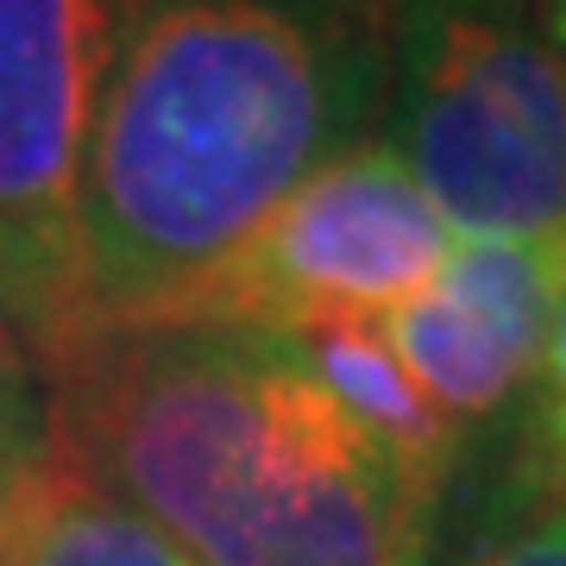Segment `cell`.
Segmentation results:
<instances>
[{"label":"cell","instance_id":"8fae6325","mask_svg":"<svg viewBox=\"0 0 566 566\" xmlns=\"http://www.w3.org/2000/svg\"><path fill=\"white\" fill-rule=\"evenodd\" d=\"M479 566H566V497L523 523L510 542H497Z\"/></svg>","mask_w":566,"mask_h":566},{"label":"cell","instance_id":"3957f363","mask_svg":"<svg viewBox=\"0 0 566 566\" xmlns=\"http://www.w3.org/2000/svg\"><path fill=\"white\" fill-rule=\"evenodd\" d=\"M378 145L460 240L566 245V70L542 0H390Z\"/></svg>","mask_w":566,"mask_h":566},{"label":"cell","instance_id":"9c48e42d","mask_svg":"<svg viewBox=\"0 0 566 566\" xmlns=\"http://www.w3.org/2000/svg\"><path fill=\"white\" fill-rule=\"evenodd\" d=\"M57 441V397H51V371L32 353L25 327L0 303V491Z\"/></svg>","mask_w":566,"mask_h":566},{"label":"cell","instance_id":"7c38bea8","mask_svg":"<svg viewBox=\"0 0 566 566\" xmlns=\"http://www.w3.org/2000/svg\"><path fill=\"white\" fill-rule=\"evenodd\" d=\"M542 20H547V39H554V57L566 70V0H542Z\"/></svg>","mask_w":566,"mask_h":566},{"label":"cell","instance_id":"277c9868","mask_svg":"<svg viewBox=\"0 0 566 566\" xmlns=\"http://www.w3.org/2000/svg\"><path fill=\"white\" fill-rule=\"evenodd\" d=\"M120 0H0V303L44 371L76 346V202Z\"/></svg>","mask_w":566,"mask_h":566},{"label":"cell","instance_id":"52a82bcc","mask_svg":"<svg viewBox=\"0 0 566 566\" xmlns=\"http://www.w3.org/2000/svg\"><path fill=\"white\" fill-rule=\"evenodd\" d=\"M0 566H189L76 447L51 441L0 491Z\"/></svg>","mask_w":566,"mask_h":566},{"label":"cell","instance_id":"8992f818","mask_svg":"<svg viewBox=\"0 0 566 566\" xmlns=\"http://www.w3.org/2000/svg\"><path fill=\"white\" fill-rule=\"evenodd\" d=\"M560 271L566 245L460 240L441 277L378 322L453 434L504 416L523 390H535Z\"/></svg>","mask_w":566,"mask_h":566},{"label":"cell","instance_id":"7a4b0ae2","mask_svg":"<svg viewBox=\"0 0 566 566\" xmlns=\"http://www.w3.org/2000/svg\"><path fill=\"white\" fill-rule=\"evenodd\" d=\"M51 397L57 434L189 566H422L441 485L353 422L290 334H107Z\"/></svg>","mask_w":566,"mask_h":566},{"label":"cell","instance_id":"5b68a950","mask_svg":"<svg viewBox=\"0 0 566 566\" xmlns=\"http://www.w3.org/2000/svg\"><path fill=\"white\" fill-rule=\"evenodd\" d=\"M460 233L378 139L340 151L214 271L177 327L303 334L322 322H385L422 296Z\"/></svg>","mask_w":566,"mask_h":566},{"label":"cell","instance_id":"6da1fadb","mask_svg":"<svg viewBox=\"0 0 566 566\" xmlns=\"http://www.w3.org/2000/svg\"><path fill=\"white\" fill-rule=\"evenodd\" d=\"M390 0H120L76 202V359L177 327L322 164L378 139Z\"/></svg>","mask_w":566,"mask_h":566},{"label":"cell","instance_id":"30bf717a","mask_svg":"<svg viewBox=\"0 0 566 566\" xmlns=\"http://www.w3.org/2000/svg\"><path fill=\"white\" fill-rule=\"evenodd\" d=\"M535 416H542L547 441L566 453V271H560V290H554V315H547L542 378H535Z\"/></svg>","mask_w":566,"mask_h":566},{"label":"cell","instance_id":"ba28073f","mask_svg":"<svg viewBox=\"0 0 566 566\" xmlns=\"http://www.w3.org/2000/svg\"><path fill=\"white\" fill-rule=\"evenodd\" d=\"M290 346L303 353V365L334 390V403L365 422L390 453H403L422 479L441 485L447 465H453V447L460 434L441 422V409L422 397V385L403 371V359L390 353L385 327L378 322H322L290 334Z\"/></svg>","mask_w":566,"mask_h":566}]
</instances>
